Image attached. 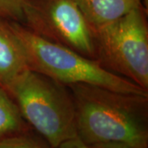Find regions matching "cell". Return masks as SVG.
<instances>
[{
	"mask_svg": "<svg viewBox=\"0 0 148 148\" xmlns=\"http://www.w3.org/2000/svg\"><path fill=\"white\" fill-rule=\"evenodd\" d=\"M75 106L77 137L88 146L124 143L147 147L148 95L98 86H67Z\"/></svg>",
	"mask_w": 148,
	"mask_h": 148,
	"instance_id": "cell-1",
	"label": "cell"
},
{
	"mask_svg": "<svg viewBox=\"0 0 148 148\" xmlns=\"http://www.w3.org/2000/svg\"><path fill=\"white\" fill-rule=\"evenodd\" d=\"M27 69V55L10 20L0 17V86L6 88Z\"/></svg>",
	"mask_w": 148,
	"mask_h": 148,
	"instance_id": "cell-6",
	"label": "cell"
},
{
	"mask_svg": "<svg viewBox=\"0 0 148 148\" xmlns=\"http://www.w3.org/2000/svg\"><path fill=\"white\" fill-rule=\"evenodd\" d=\"M29 0H0V17L24 24Z\"/></svg>",
	"mask_w": 148,
	"mask_h": 148,
	"instance_id": "cell-9",
	"label": "cell"
},
{
	"mask_svg": "<svg viewBox=\"0 0 148 148\" xmlns=\"http://www.w3.org/2000/svg\"><path fill=\"white\" fill-rule=\"evenodd\" d=\"M0 148H51L27 132L0 139Z\"/></svg>",
	"mask_w": 148,
	"mask_h": 148,
	"instance_id": "cell-10",
	"label": "cell"
},
{
	"mask_svg": "<svg viewBox=\"0 0 148 148\" xmlns=\"http://www.w3.org/2000/svg\"><path fill=\"white\" fill-rule=\"evenodd\" d=\"M91 28L118 20L147 0H74ZM146 7V6H145ZM147 8V7H146Z\"/></svg>",
	"mask_w": 148,
	"mask_h": 148,
	"instance_id": "cell-7",
	"label": "cell"
},
{
	"mask_svg": "<svg viewBox=\"0 0 148 148\" xmlns=\"http://www.w3.org/2000/svg\"><path fill=\"white\" fill-rule=\"evenodd\" d=\"M147 8L144 5L106 25L91 28L96 61L148 90Z\"/></svg>",
	"mask_w": 148,
	"mask_h": 148,
	"instance_id": "cell-4",
	"label": "cell"
},
{
	"mask_svg": "<svg viewBox=\"0 0 148 148\" xmlns=\"http://www.w3.org/2000/svg\"><path fill=\"white\" fill-rule=\"evenodd\" d=\"M23 26L50 41L96 60L93 32L74 0H29Z\"/></svg>",
	"mask_w": 148,
	"mask_h": 148,
	"instance_id": "cell-5",
	"label": "cell"
},
{
	"mask_svg": "<svg viewBox=\"0 0 148 148\" xmlns=\"http://www.w3.org/2000/svg\"><path fill=\"white\" fill-rule=\"evenodd\" d=\"M58 148H90L88 145L84 143L78 137L69 139L63 143Z\"/></svg>",
	"mask_w": 148,
	"mask_h": 148,
	"instance_id": "cell-12",
	"label": "cell"
},
{
	"mask_svg": "<svg viewBox=\"0 0 148 148\" xmlns=\"http://www.w3.org/2000/svg\"><path fill=\"white\" fill-rule=\"evenodd\" d=\"M4 89L51 148L77 137L74 102L65 85L29 69Z\"/></svg>",
	"mask_w": 148,
	"mask_h": 148,
	"instance_id": "cell-2",
	"label": "cell"
},
{
	"mask_svg": "<svg viewBox=\"0 0 148 148\" xmlns=\"http://www.w3.org/2000/svg\"><path fill=\"white\" fill-rule=\"evenodd\" d=\"M27 132V125L16 102L0 86V139Z\"/></svg>",
	"mask_w": 148,
	"mask_h": 148,
	"instance_id": "cell-8",
	"label": "cell"
},
{
	"mask_svg": "<svg viewBox=\"0 0 148 148\" xmlns=\"http://www.w3.org/2000/svg\"><path fill=\"white\" fill-rule=\"evenodd\" d=\"M90 148H147L124 143H104L89 146Z\"/></svg>",
	"mask_w": 148,
	"mask_h": 148,
	"instance_id": "cell-11",
	"label": "cell"
},
{
	"mask_svg": "<svg viewBox=\"0 0 148 148\" xmlns=\"http://www.w3.org/2000/svg\"><path fill=\"white\" fill-rule=\"evenodd\" d=\"M11 27L21 41L29 69L61 84H88L123 93L148 95V90L105 69L98 61L52 42L10 21Z\"/></svg>",
	"mask_w": 148,
	"mask_h": 148,
	"instance_id": "cell-3",
	"label": "cell"
}]
</instances>
